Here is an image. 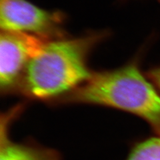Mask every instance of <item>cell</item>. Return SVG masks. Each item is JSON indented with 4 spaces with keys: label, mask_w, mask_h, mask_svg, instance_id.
I'll return each instance as SVG.
<instances>
[{
    "label": "cell",
    "mask_w": 160,
    "mask_h": 160,
    "mask_svg": "<svg viewBox=\"0 0 160 160\" xmlns=\"http://www.w3.org/2000/svg\"><path fill=\"white\" fill-rule=\"evenodd\" d=\"M159 2H160V0H159Z\"/></svg>",
    "instance_id": "cell-8"
},
{
    "label": "cell",
    "mask_w": 160,
    "mask_h": 160,
    "mask_svg": "<svg viewBox=\"0 0 160 160\" xmlns=\"http://www.w3.org/2000/svg\"><path fill=\"white\" fill-rule=\"evenodd\" d=\"M126 160H160V135L138 143Z\"/></svg>",
    "instance_id": "cell-6"
},
{
    "label": "cell",
    "mask_w": 160,
    "mask_h": 160,
    "mask_svg": "<svg viewBox=\"0 0 160 160\" xmlns=\"http://www.w3.org/2000/svg\"><path fill=\"white\" fill-rule=\"evenodd\" d=\"M66 101L112 108L135 115L160 135V92L135 59L116 69L93 72Z\"/></svg>",
    "instance_id": "cell-2"
},
{
    "label": "cell",
    "mask_w": 160,
    "mask_h": 160,
    "mask_svg": "<svg viewBox=\"0 0 160 160\" xmlns=\"http://www.w3.org/2000/svg\"><path fill=\"white\" fill-rule=\"evenodd\" d=\"M146 76L160 92V66L149 69Z\"/></svg>",
    "instance_id": "cell-7"
},
{
    "label": "cell",
    "mask_w": 160,
    "mask_h": 160,
    "mask_svg": "<svg viewBox=\"0 0 160 160\" xmlns=\"http://www.w3.org/2000/svg\"><path fill=\"white\" fill-rule=\"evenodd\" d=\"M108 33L89 32L48 41L28 63L16 91L38 100L66 97L92 76L89 57Z\"/></svg>",
    "instance_id": "cell-1"
},
{
    "label": "cell",
    "mask_w": 160,
    "mask_h": 160,
    "mask_svg": "<svg viewBox=\"0 0 160 160\" xmlns=\"http://www.w3.org/2000/svg\"><path fill=\"white\" fill-rule=\"evenodd\" d=\"M66 16L58 11H48L28 0H0L2 31L33 35L47 41L68 37Z\"/></svg>",
    "instance_id": "cell-3"
},
{
    "label": "cell",
    "mask_w": 160,
    "mask_h": 160,
    "mask_svg": "<svg viewBox=\"0 0 160 160\" xmlns=\"http://www.w3.org/2000/svg\"><path fill=\"white\" fill-rule=\"evenodd\" d=\"M0 160H59L52 149L32 144L15 143L2 137Z\"/></svg>",
    "instance_id": "cell-5"
},
{
    "label": "cell",
    "mask_w": 160,
    "mask_h": 160,
    "mask_svg": "<svg viewBox=\"0 0 160 160\" xmlns=\"http://www.w3.org/2000/svg\"><path fill=\"white\" fill-rule=\"evenodd\" d=\"M48 41L33 35L2 31L0 35V88L2 93L16 90L25 69Z\"/></svg>",
    "instance_id": "cell-4"
}]
</instances>
